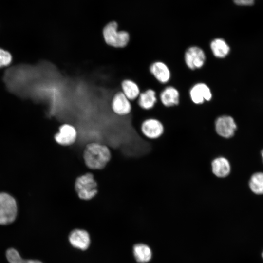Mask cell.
Here are the masks:
<instances>
[{
	"mask_svg": "<svg viewBox=\"0 0 263 263\" xmlns=\"http://www.w3.org/2000/svg\"><path fill=\"white\" fill-rule=\"evenodd\" d=\"M82 157L88 168L101 170L109 164L112 154L108 146L99 142H93L85 146Z\"/></svg>",
	"mask_w": 263,
	"mask_h": 263,
	"instance_id": "obj_1",
	"label": "cell"
},
{
	"mask_svg": "<svg viewBox=\"0 0 263 263\" xmlns=\"http://www.w3.org/2000/svg\"><path fill=\"white\" fill-rule=\"evenodd\" d=\"M74 189L78 198L82 201H90L97 195L98 185L91 172L78 176L75 180Z\"/></svg>",
	"mask_w": 263,
	"mask_h": 263,
	"instance_id": "obj_2",
	"label": "cell"
},
{
	"mask_svg": "<svg viewBox=\"0 0 263 263\" xmlns=\"http://www.w3.org/2000/svg\"><path fill=\"white\" fill-rule=\"evenodd\" d=\"M102 37L107 45L116 49L126 47L130 40L129 33L124 30L118 31V24L115 21H111L104 26Z\"/></svg>",
	"mask_w": 263,
	"mask_h": 263,
	"instance_id": "obj_3",
	"label": "cell"
},
{
	"mask_svg": "<svg viewBox=\"0 0 263 263\" xmlns=\"http://www.w3.org/2000/svg\"><path fill=\"white\" fill-rule=\"evenodd\" d=\"M17 214L15 199L6 193H0V225H7L14 222Z\"/></svg>",
	"mask_w": 263,
	"mask_h": 263,
	"instance_id": "obj_4",
	"label": "cell"
},
{
	"mask_svg": "<svg viewBox=\"0 0 263 263\" xmlns=\"http://www.w3.org/2000/svg\"><path fill=\"white\" fill-rule=\"evenodd\" d=\"M78 132L76 128L69 123H64L55 134V141L60 146L67 147L73 145L77 140Z\"/></svg>",
	"mask_w": 263,
	"mask_h": 263,
	"instance_id": "obj_5",
	"label": "cell"
},
{
	"mask_svg": "<svg viewBox=\"0 0 263 263\" xmlns=\"http://www.w3.org/2000/svg\"><path fill=\"white\" fill-rule=\"evenodd\" d=\"M237 126L234 118L227 115L218 117L214 122L216 133L224 138H230L234 136Z\"/></svg>",
	"mask_w": 263,
	"mask_h": 263,
	"instance_id": "obj_6",
	"label": "cell"
},
{
	"mask_svg": "<svg viewBox=\"0 0 263 263\" xmlns=\"http://www.w3.org/2000/svg\"><path fill=\"white\" fill-rule=\"evenodd\" d=\"M206 56L204 50L197 46L188 48L184 55L185 62L190 69L194 70L202 68L206 61Z\"/></svg>",
	"mask_w": 263,
	"mask_h": 263,
	"instance_id": "obj_7",
	"label": "cell"
},
{
	"mask_svg": "<svg viewBox=\"0 0 263 263\" xmlns=\"http://www.w3.org/2000/svg\"><path fill=\"white\" fill-rule=\"evenodd\" d=\"M110 105L113 113L120 116L129 115L132 111L131 101L121 91L113 95Z\"/></svg>",
	"mask_w": 263,
	"mask_h": 263,
	"instance_id": "obj_8",
	"label": "cell"
},
{
	"mask_svg": "<svg viewBox=\"0 0 263 263\" xmlns=\"http://www.w3.org/2000/svg\"><path fill=\"white\" fill-rule=\"evenodd\" d=\"M142 134L147 138L156 139L163 134L164 126L158 119L150 118L144 120L140 127Z\"/></svg>",
	"mask_w": 263,
	"mask_h": 263,
	"instance_id": "obj_9",
	"label": "cell"
},
{
	"mask_svg": "<svg viewBox=\"0 0 263 263\" xmlns=\"http://www.w3.org/2000/svg\"><path fill=\"white\" fill-rule=\"evenodd\" d=\"M189 94L191 101L197 105L202 104L205 101H209L212 98V93L209 87L203 82L193 85Z\"/></svg>",
	"mask_w": 263,
	"mask_h": 263,
	"instance_id": "obj_10",
	"label": "cell"
},
{
	"mask_svg": "<svg viewBox=\"0 0 263 263\" xmlns=\"http://www.w3.org/2000/svg\"><path fill=\"white\" fill-rule=\"evenodd\" d=\"M210 165L212 174L217 178H225L230 173V163L224 156H220L214 158L211 161Z\"/></svg>",
	"mask_w": 263,
	"mask_h": 263,
	"instance_id": "obj_11",
	"label": "cell"
},
{
	"mask_svg": "<svg viewBox=\"0 0 263 263\" xmlns=\"http://www.w3.org/2000/svg\"><path fill=\"white\" fill-rule=\"evenodd\" d=\"M150 71L154 77L161 83H167L170 79V71L168 66L162 61H157L153 62L150 67Z\"/></svg>",
	"mask_w": 263,
	"mask_h": 263,
	"instance_id": "obj_12",
	"label": "cell"
},
{
	"mask_svg": "<svg viewBox=\"0 0 263 263\" xmlns=\"http://www.w3.org/2000/svg\"><path fill=\"white\" fill-rule=\"evenodd\" d=\"M69 240L71 244L75 247L85 250L89 246L90 239L87 231L82 229H75L70 233Z\"/></svg>",
	"mask_w": 263,
	"mask_h": 263,
	"instance_id": "obj_13",
	"label": "cell"
},
{
	"mask_svg": "<svg viewBox=\"0 0 263 263\" xmlns=\"http://www.w3.org/2000/svg\"><path fill=\"white\" fill-rule=\"evenodd\" d=\"M160 99L164 106L167 107L174 106L179 103L180 94L176 88L168 86L161 92Z\"/></svg>",
	"mask_w": 263,
	"mask_h": 263,
	"instance_id": "obj_14",
	"label": "cell"
},
{
	"mask_svg": "<svg viewBox=\"0 0 263 263\" xmlns=\"http://www.w3.org/2000/svg\"><path fill=\"white\" fill-rule=\"evenodd\" d=\"M121 91L131 101L138 98L140 93L138 84L133 80L127 78L120 83Z\"/></svg>",
	"mask_w": 263,
	"mask_h": 263,
	"instance_id": "obj_15",
	"label": "cell"
},
{
	"mask_svg": "<svg viewBox=\"0 0 263 263\" xmlns=\"http://www.w3.org/2000/svg\"><path fill=\"white\" fill-rule=\"evenodd\" d=\"M137 99L138 104L141 108L145 110L151 109L157 102L156 92L153 89H147L141 92Z\"/></svg>",
	"mask_w": 263,
	"mask_h": 263,
	"instance_id": "obj_16",
	"label": "cell"
},
{
	"mask_svg": "<svg viewBox=\"0 0 263 263\" xmlns=\"http://www.w3.org/2000/svg\"><path fill=\"white\" fill-rule=\"evenodd\" d=\"M210 48L213 56L218 58L225 57L230 52V47L222 38L213 39L210 44Z\"/></svg>",
	"mask_w": 263,
	"mask_h": 263,
	"instance_id": "obj_17",
	"label": "cell"
},
{
	"mask_svg": "<svg viewBox=\"0 0 263 263\" xmlns=\"http://www.w3.org/2000/svg\"><path fill=\"white\" fill-rule=\"evenodd\" d=\"M133 252L136 260L139 263H147L151 258L152 253L150 248L144 244L134 245Z\"/></svg>",
	"mask_w": 263,
	"mask_h": 263,
	"instance_id": "obj_18",
	"label": "cell"
},
{
	"mask_svg": "<svg viewBox=\"0 0 263 263\" xmlns=\"http://www.w3.org/2000/svg\"><path fill=\"white\" fill-rule=\"evenodd\" d=\"M249 186L251 190L258 195L263 194V172L254 173L250 177Z\"/></svg>",
	"mask_w": 263,
	"mask_h": 263,
	"instance_id": "obj_19",
	"label": "cell"
},
{
	"mask_svg": "<svg viewBox=\"0 0 263 263\" xmlns=\"http://www.w3.org/2000/svg\"><path fill=\"white\" fill-rule=\"evenodd\" d=\"M6 256L10 263H42L38 260L22 259L19 252L14 248H10L7 250Z\"/></svg>",
	"mask_w": 263,
	"mask_h": 263,
	"instance_id": "obj_20",
	"label": "cell"
},
{
	"mask_svg": "<svg viewBox=\"0 0 263 263\" xmlns=\"http://www.w3.org/2000/svg\"><path fill=\"white\" fill-rule=\"evenodd\" d=\"M12 56L10 53L0 48V68L8 66L12 61Z\"/></svg>",
	"mask_w": 263,
	"mask_h": 263,
	"instance_id": "obj_21",
	"label": "cell"
},
{
	"mask_svg": "<svg viewBox=\"0 0 263 263\" xmlns=\"http://www.w3.org/2000/svg\"><path fill=\"white\" fill-rule=\"evenodd\" d=\"M254 0H234V2L239 5H251L254 3Z\"/></svg>",
	"mask_w": 263,
	"mask_h": 263,
	"instance_id": "obj_22",
	"label": "cell"
},
{
	"mask_svg": "<svg viewBox=\"0 0 263 263\" xmlns=\"http://www.w3.org/2000/svg\"><path fill=\"white\" fill-rule=\"evenodd\" d=\"M261 156H262V160L263 162V150H262V152H261Z\"/></svg>",
	"mask_w": 263,
	"mask_h": 263,
	"instance_id": "obj_23",
	"label": "cell"
},
{
	"mask_svg": "<svg viewBox=\"0 0 263 263\" xmlns=\"http://www.w3.org/2000/svg\"><path fill=\"white\" fill-rule=\"evenodd\" d=\"M262 257L263 258V252H262Z\"/></svg>",
	"mask_w": 263,
	"mask_h": 263,
	"instance_id": "obj_24",
	"label": "cell"
}]
</instances>
